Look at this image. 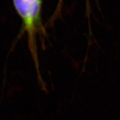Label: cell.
Instances as JSON below:
<instances>
[{
	"instance_id": "7a4b0ae2",
	"label": "cell",
	"mask_w": 120,
	"mask_h": 120,
	"mask_svg": "<svg viewBox=\"0 0 120 120\" xmlns=\"http://www.w3.org/2000/svg\"><path fill=\"white\" fill-rule=\"evenodd\" d=\"M86 1H87V6H88V0H86Z\"/></svg>"
},
{
	"instance_id": "6da1fadb",
	"label": "cell",
	"mask_w": 120,
	"mask_h": 120,
	"mask_svg": "<svg viewBox=\"0 0 120 120\" xmlns=\"http://www.w3.org/2000/svg\"><path fill=\"white\" fill-rule=\"evenodd\" d=\"M16 12L22 21L23 32L27 37L28 47L34 64L38 79L42 81L40 68L37 34L43 32L42 23V0H12Z\"/></svg>"
}]
</instances>
